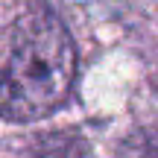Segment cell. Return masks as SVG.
Listing matches in <instances>:
<instances>
[{"mask_svg":"<svg viewBox=\"0 0 158 158\" xmlns=\"http://www.w3.org/2000/svg\"><path fill=\"white\" fill-rule=\"evenodd\" d=\"M76 79V44L53 12H29L0 62V117L27 123L53 114Z\"/></svg>","mask_w":158,"mask_h":158,"instance_id":"1","label":"cell"},{"mask_svg":"<svg viewBox=\"0 0 158 158\" xmlns=\"http://www.w3.org/2000/svg\"><path fill=\"white\" fill-rule=\"evenodd\" d=\"M23 158H91V147L76 129H53L35 135Z\"/></svg>","mask_w":158,"mask_h":158,"instance_id":"2","label":"cell"},{"mask_svg":"<svg viewBox=\"0 0 158 158\" xmlns=\"http://www.w3.org/2000/svg\"><path fill=\"white\" fill-rule=\"evenodd\" d=\"M117 158H158V129H138L120 143Z\"/></svg>","mask_w":158,"mask_h":158,"instance_id":"3","label":"cell"}]
</instances>
